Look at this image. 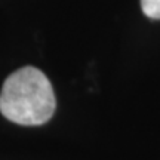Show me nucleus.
Returning a JSON list of instances; mask_svg holds the SVG:
<instances>
[{"label":"nucleus","instance_id":"f257e3e1","mask_svg":"<svg viewBox=\"0 0 160 160\" xmlns=\"http://www.w3.org/2000/svg\"><path fill=\"white\" fill-rule=\"evenodd\" d=\"M57 101L49 79L36 67L13 71L0 92V113L22 126L46 123L55 113Z\"/></svg>","mask_w":160,"mask_h":160},{"label":"nucleus","instance_id":"f03ea898","mask_svg":"<svg viewBox=\"0 0 160 160\" xmlns=\"http://www.w3.org/2000/svg\"><path fill=\"white\" fill-rule=\"evenodd\" d=\"M141 8L148 18L160 19V0H141Z\"/></svg>","mask_w":160,"mask_h":160}]
</instances>
